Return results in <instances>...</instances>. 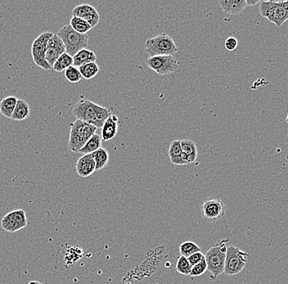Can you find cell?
Here are the masks:
<instances>
[{
  "label": "cell",
  "mask_w": 288,
  "mask_h": 284,
  "mask_svg": "<svg viewBox=\"0 0 288 284\" xmlns=\"http://www.w3.org/2000/svg\"><path fill=\"white\" fill-rule=\"evenodd\" d=\"M169 156H170V162L173 165H186L185 161L182 157L181 144H180L179 140H174L170 143V148H169Z\"/></svg>",
  "instance_id": "obj_19"
},
{
  "label": "cell",
  "mask_w": 288,
  "mask_h": 284,
  "mask_svg": "<svg viewBox=\"0 0 288 284\" xmlns=\"http://www.w3.org/2000/svg\"><path fill=\"white\" fill-rule=\"evenodd\" d=\"M72 66H73V57L64 53L62 56L59 57V59L55 62L52 68L56 72H63Z\"/></svg>",
  "instance_id": "obj_24"
},
{
  "label": "cell",
  "mask_w": 288,
  "mask_h": 284,
  "mask_svg": "<svg viewBox=\"0 0 288 284\" xmlns=\"http://www.w3.org/2000/svg\"><path fill=\"white\" fill-rule=\"evenodd\" d=\"M201 252V248L198 245L196 244L195 242H191V241H187L182 243L179 246V252L181 256L188 258L189 256L197 253V252Z\"/></svg>",
  "instance_id": "obj_27"
},
{
  "label": "cell",
  "mask_w": 288,
  "mask_h": 284,
  "mask_svg": "<svg viewBox=\"0 0 288 284\" xmlns=\"http://www.w3.org/2000/svg\"><path fill=\"white\" fill-rule=\"evenodd\" d=\"M260 13L263 17L280 27L288 20V0L261 1Z\"/></svg>",
  "instance_id": "obj_4"
},
{
  "label": "cell",
  "mask_w": 288,
  "mask_h": 284,
  "mask_svg": "<svg viewBox=\"0 0 288 284\" xmlns=\"http://www.w3.org/2000/svg\"><path fill=\"white\" fill-rule=\"evenodd\" d=\"M237 45H238V41L235 37L227 38L224 42V47L228 51H234L237 49Z\"/></svg>",
  "instance_id": "obj_31"
},
{
  "label": "cell",
  "mask_w": 288,
  "mask_h": 284,
  "mask_svg": "<svg viewBox=\"0 0 288 284\" xmlns=\"http://www.w3.org/2000/svg\"><path fill=\"white\" fill-rule=\"evenodd\" d=\"M146 64L151 70L160 75H167L179 69V63L174 56H156L149 58Z\"/></svg>",
  "instance_id": "obj_9"
},
{
  "label": "cell",
  "mask_w": 288,
  "mask_h": 284,
  "mask_svg": "<svg viewBox=\"0 0 288 284\" xmlns=\"http://www.w3.org/2000/svg\"><path fill=\"white\" fill-rule=\"evenodd\" d=\"M96 59L97 57L93 51L87 49H82L73 56V66L79 68L88 63H96Z\"/></svg>",
  "instance_id": "obj_18"
},
{
  "label": "cell",
  "mask_w": 288,
  "mask_h": 284,
  "mask_svg": "<svg viewBox=\"0 0 288 284\" xmlns=\"http://www.w3.org/2000/svg\"><path fill=\"white\" fill-rule=\"evenodd\" d=\"M17 100L18 99L15 96H8V97L3 98L0 102V113L3 117L12 119V114L14 112Z\"/></svg>",
  "instance_id": "obj_20"
},
{
  "label": "cell",
  "mask_w": 288,
  "mask_h": 284,
  "mask_svg": "<svg viewBox=\"0 0 288 284\" xmlns=\"http://www.w3.org/2000/svg\"><path fill=\"white\" fill-rule=\"evenodd\" d=\"M96 164V170H101L107 166L109 161V153L105 148H99L92 153Z\"/></svg>",
  "instance_id": "obj_23"
},
{
  "label": "cell",
  "mask_w": 288,
  "mask_h": 284,
  "mask_svg": "<svg viewBox=\"0 0 288 284\" xmlns=\"http://www.w3.org/2000/svg\"><path fill=\"white\" fill-rule=\"evenodd\" d=\"M246 2L247 6H254V5H256L257 3H260L261 1H260V0H246Z\"/></svg>",
  "instance_id": "obj_33"
},
{
  "label": "cell",
  "mask_w": 288,
  "mask_h": 284,
  "mask_svg": "<svg viewBox=\"0 0 288 284\" xmlns=\"http://www.w3.org/2000/svg\"><path fill=\"white\" fill-rule=\"evenodd\" d=\"M54 35V33L44 32L40 34L32 43L31 46V55H32L34 63L38 66L39 68H42L44 70H51L52 68L47 63L45 59V54H46L47 46L50 38Z\"/></svg>",
  "instance_id": "obj_8"
},
{
  "label": "cell",
  "mask_w": 288,
  "mask_h": 284,
  "mask_svg": "<svg viewBox=\"0 0 288 284\" xmlns=\"http://www.w3.org/2000/svg\"><path fill=\"white\" fill-rule=\"evenodd\" d=\"M101 147H102V138L100 135L95 134L89 139L84 147L78 151V153L84 154V155L92 154Z\"/></svg>",
  "instance_id": "obj_22"
},
{
  "label": "cell",
  "mask_w": 288,
  "mask_h": 284,
  "mask_svg": "<svg viewBox=\"0 0 288 284\" xmlns=\"http://www.w3.org/2000/svg\"><path fill=\"white\" fill-rule=\"evenodd\" d=\"M248 253L234 246L227 247L223 273L227 275H236L242 272L247 262Z\"/></svg>",
  "instance_id": "obj_7"
},
{
  "label": "cell",
  "mask_w": 288,
  "mask_h": 284,
  "mask_svg": "<svg viewBox=\"0 0 288 284\" xmlns=\"http://www.w3.org/2000/svg\"><path fill=\"white\" fill-rule=\"evenodd\" d=\"M182 148V157L186 165L195 162L198 157V148L195 142L191 140H184L180 141Z\"/></svg>",
  "instance_id": "obj_17"
},
{
  "label": "cell",
  "mask_w": 288,
  "mask_h": 284,
  "mask_svg": "<svg viewBox=\"0 0 288 284\" xmlns=\"http://www.w3.org/2000/svg\"><path fill=\"white\" fill-rule=\"evenodd\" d=\"M70 26L73 30L81 35H87V33L92 29V26L87 21L74 16L71 19Z\"/></svg>",
  "instance_id": "obj_25"
},
{
  "label": "cell",
  "mask_w": 288,
  "mask_h": 284,
  "mask_svg": "<svg viewBox=\"0 0 288 284\" xmlns=\"http://www.w3.org/2000/svg\"><path fill=\"white\" fill-rule=\"evenodd\" d=\"M28 284H43L41 282H39V281H30Z\"/></svg>",
  "instance_id": "obj_34"
},
{
  "label": "cell",
  "mask_w": 288,
  "mask_h": 284,
  "mask_svg": "<svg viewBox=\"0 0 288 284\" xmlns=\"http://www.w3.org/2000/svg\"><path fill=\"white\" fill-rule=\"evenodd\" d=\"M228 239L221 240L210 247L205 255L207 261V270L211 273V280H216L223 274L225 264L227 243Z\"/></svg>",
  "instance_id": "obj_2"
},
{
  "label": "cell",
  "mask_w": 288,
  "mask_h": 284,
  "mask_svg": "<svg viewBox=\"0 0 288 284\" xmlns=\"http://www.w3.org/2000/svg\"><path fill=\"white\" fill-rule=\"evenodd\" d=\"M79 72L82 78L85 79H90L95 77L99 72V67L96 63H90L79 68Z\"/></svg>",
  "instance_id": "obj_26"
},
{
  "label": "cell",
  "mask_w": 288,
  "mask_h": 284,
  "mask_svg": "<svg viewBox=\"0 0 288 284\" xmlns=\"http://www.w3.org/2000/svg\"><path fill=\"white\" fill-rule=\"evenodd\" d=\"M97 130L98 129L95 126L79 120H76L71 124L70 137L68 142L69 150L78 153V151L84 147L89 139L95 135Z\"/></svg>",
  "instance_id": "obj_3"
},
{
  "label": "cell",
  "mask_w": 288,
  "mask_h": 284,
  "mask_svg": "<svg viewBox=\"0 0 288 284\" xmlns=\"http://www.w3.org/2000/svg\"><path fill=\"white\" fill-rule=\"evenodd\" d=\"M72 112L77 120L95 126L97 129H102L105 121L112 115V108L102 107L85 98H81L74 105Z\"/></svg>",
  "instance_id": "obj_1"
},
{
  "label": "cell",
  "mask_w": 288,
  "mask_h": 284,
  "mask_svg": "<svg viewBox=\"0 0 288 284\" xmlns=\"http://www.w3.org/2000/svg\"><path fill=\"white\" fill-rule=\"evenodd\" d=\"M219 6L225 13L240 15L246 8V0H221Z\"/></svg>",
  "instance_id": "obj_16"
},
{
  "label": "cell",
  "mask_w": 288,
  "mask_h": 284,
  "mask_svg": "<svg viewBox=\"0 0 288 284\" xmlns=\"http://www.w3.org/2000/svg\"><path fill=\"white\" fill-rule=\"evenodd\" d=\"M118 122L119 118L116 115H112L107 118L102 127V141L107 142L116 137L118 132Z\"/></svg>",
  "instance_id": "obj_15"
},
{
  "label": "cell",
  "mask_w": 288,
  "mask_h": 284,
  "mask_svg": "<svg viewBox=\"0 0 288 284\" xmlns=\"http://www.w3.org/2000/svg\"><path fill=\"white\" fill-rule=\"evenodd\" d=\"M205 258V255L202 252H197L188 257V260L192 266H195L197 264L200 263L201 261Z\"/></svg>",
  "instance_id": "obj_32"
},
{
  "label": "cell",
  "mask_w": 288,
  "mask_h": 284,
  "mask_svg": "<svg viewBox=\"0 0 288 284\" xmlns=\"http://www.w3.org/2000/svg\"><path fill=\"white\" fill-rule=\"evenodd\" d=\"M26 212L22 209L15 210L5 214L1 220V226L6 232L15 233L27 225Z\"/></svg>",
  "instance_id": "obj_11"
},
{
  "label": "cell",
  "mask_w": 288,
  "mask_h": 284,
  "mask_svg": "<svg viewBox=\"0 0 288 284\" xmlns=\"http://www.w3.org/2000/svg\"><path fill=\"white\" fill-rule=\"evenodd\" d=\"M30 114V107L28 103L23 99H18L12 114V119L14 121H24L29 118Z\"/></svg>",
  "instance_id": "obj_21"
},
{
  "label": "cell",
  "mask_w": 288,
  "mask_h": 284,
  "mask_svg": "<svg viewBox=\"0 0 288 284\" xmlns=\"http://www.w3.org/2000/svg\"><path fill=\"white\" fill-rule=\"evenodd\" d=\"M64 53H66V48L63 40L58 37L57 34H54V35L50 38L48 43V46H47L46 54H45L47 63H49L51 68H53L55 62Z\"/></svg>",
  "instance_id": "obj_12"
},
{
  "label": "cell",
  "mask_w": 288,
  "mask_h": 284,
  "mask_svg": "<svg viewBox=\"0 0 288 284\" xmlns=\"http://www.w3.org/2000/svg\"><path fill=\"white\" fill-rule=\"evenodd\" d=\"M286 121H287V123L288 124V117H287Z\"/></svg>",
  "instance_id": "obj_35"
},
{
  "label": "cell",
  "mask_w": 288,
  "mask_h": 284,
  "mask_svg": "<svg viewBox=\"0 0 288 284\" xmlns=\"http://www.w3.org/2000/svg\"><path fill=\"white\" fill-rule=\"evenodd\" d=\"M201 211L206 221L216 222L224 216L226 208L219 198H209L202 203Z\"/></svg>",
  "instance_id": "obj_10"
},
{
  "label": "cell",
  "mask_w": 288,
  "mask_h": 284,
  "mask_svg": "<svg viewBox=\"0 0 288 284\" xmlns=\"http://www.w3.org/2000/svg\"><path fill=\"white\" fill-rule=\"evenodd\" d=\"M57 35L63 40L65 45L66 53L72 57L74 56L82 49H86L88 46V35L77 33L70 25L60 29Z\"/></svg>",
  "instance_id": "obj_6"
},
{
  "label": "cell",
  "mask_w": 288,
  "mask_h": 284,
  "mask_svg": "<svg viewBox=\"0 0 288 284\" xmlns=\"http://www.w3.org/2000/svg\"><path fill=\"white\" fill-rule=\"evenodd\" d=\"M65 76L71 83H78L82 79V75L79 72V68L72 66L65 71Z\"/></svg>",
  "instance_id": "obj_29"
},
{
  "label": "cell",
  "mask_w": 288,
  "mask_h": 284,
  "mask_svg": "<svg viewBox=\"0 0 288 284\" xmlns=\"http://www.w3.org/2000/svg\"><path fill=\"white\" fill-rule=\"evenodd\" d=\"M76 172L80 177L86 178L93 175L96 171V164L92 154H87L81 156L75 165Z\"/></svg>",
  "instance_id": "obj_14"
},
{
  "label": "cell",
  "mask_w": 288,
  "mask_h": 284,
  "mask_svg": "<svg viewBox=\"0 0 288 284\" xmlns=\"http://www.w3.org/2000/svg\"><path fill=\"white\" fill-rule=\"evenodd\" d=\"M206 271H207V264L206 259H203L200 263L197 264L195 266H193L192 271H191V276L193 277H198L203 275Z\"/></svg>",
  "instance_id": "obj_30"
},
{
  "label": "cell",
  "mask_w": 288,
  "mask_h": 284,
  "mask_svg": "<svg viewBox=\"0 0 288 284\" xmlns=\"http://www.w3.org/2000/svg\"><path fill=\"white\" fill-rule=\"evenodd\" d=\"M72 15L87 21L92 26V28L97 26L100 21V15L95 7L87 3L78 5L74 7L72 10Z\"/></svg>",
  "instance_id": "obj_13"
},
{
  "label": "cell",
  "mask_w": 288,
  "mask_h": 284,
  "mask_svg": "<svg viewBox=\"0 0 288 284\" xmlns=\"http://www.w3.org/2000/svg\"><path fill=\"white\" fill-rule=\"evenodd\" d=\"M146 52L150 58L156 56H174L178 48L172 38L165 33L146 40Z\"/></svg>",
  "instance_id": "obj_5"
},
{
  "label": "cell",
  "mask_w": 288,
  "mask_h": 284,
  "mask_svg": "<svg viewBox=\"0 0 288 284\" xmlns=\"http://www.w3.org/2000/svg\"><path fill=\"white\" fill-rule=\"evenodd\" d=\"M192 269H193V266L189 263L188 258L183 256H179L176 263L177 272L183 275H189Z\"/></svg>",
  "instance_id": "obj_28"
}]
</instances>
